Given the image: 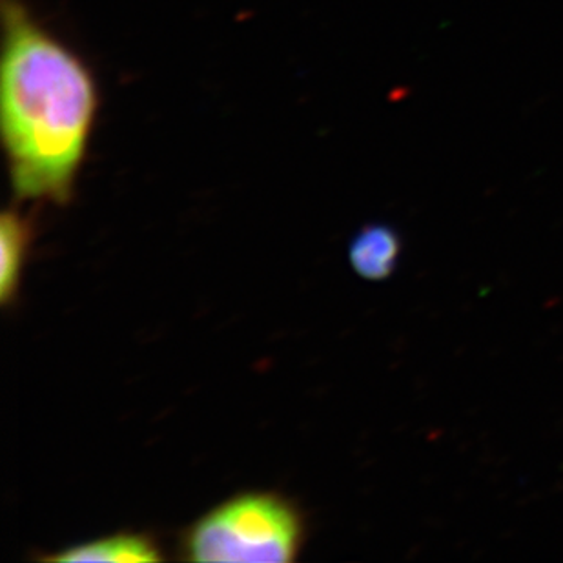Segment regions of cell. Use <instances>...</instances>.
Returning <instances> with one entry per match:
<instances>
[{
    "instance_id": "1",
    "label": "cell",
    "mask_w": 563,
    "mask_h": 563,
    "mask_svg": "<svg viewBox=\"0 0 563 563\" xmlns=\"http://www.w3.org/2000/svg\"><path fill=\"white\" fill-rule=\"evenodd\" d=\"M0 126L19 199L64 205L90 143L99 96L90 69L21 0H4Z\"/></svg>"
},
{
    "instance_id": "2",
    "label": "cell",
    "mask_w": 563,
    "mask_h": 563,
    "mask_svg": "<svg viewBox=\"0 0 563 563\" xmlns=\"http://www.w3.org/2000/svg\"><path fill=\"white\" fill-rule=\"evenodd\" d=\"M303 545L298 509L272 493H249L218 505L183 538L188 562L288 563Z\"/></svg>"
},
{
    "instance_id": "3",
    "label": "cell",
    "mask_w": 563,
    "mask_h": 563,
    "mask_svg": "<svg viewBox=\"0 0 563 563\" xmlns=\"http://www.w3.org/2000/svg\"><path fill=\"white\" fill-rule=\"evenodd\" d=\"M404 241L390 224L374 223L363 227L349 246L352 271L367 282H385L398 271Z\"/></svg>"
},
{
    "instance_id": "5",
    "label": "cell",
    "mask_w": 563,
    "mask_h": 563,
    "mask_svg": "<svg viewBox=\"0 0 563 563\" xmlns=\"http://www.w3.org/2000/svg\"><path fill=\"white\" fill-rule=\"evenodd\" d=\"M30 245V224L15 210H5L0 221V301L10 305L21 285Z\"/></svg>"
},
{
    "instance_id": "4",
    "label": "cell",
    "mask_w": 563,
    "mask_h": 563,
    "mask_svg": "<svg viewBox=\"0 0 563 563\" xmlns=\"http://www.w3.org/2000/svg\"><path fill=\"white\" fill-rule=\"evenodd\" d=\"M46 562L150 563L163 560L157 543L146 534L119 532L44 556Z\"/></svg>"
}]
</instances>
